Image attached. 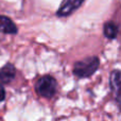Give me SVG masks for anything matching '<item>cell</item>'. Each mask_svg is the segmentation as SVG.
Segmentation results:
<instances>
[{
  "label": "cell",
  "mask_w": 121,
  "mask_h": 121,
  "mask_svg": "<svg viewBox=\"0 0 121 121\" xmlns=\"http://www.w3.org/2000/svg\"><path fill=\"white\" fill-rule=\"evenodd\" d=\"M100 60L97 56H88L78 60L73 65V74L78 78H89L98 70Z\"/></svg>",
  "instance_id": "1"
},
{
  "label": "cell",
  "mask_w": 121,
  "mask_h": 121,
  "mask_svg": "<svg viewBox=\"0 0 121 121\" xmlns=\"http://www.w3.org/2000/svg\"><path fill=\"white\" fill-rule=\"evenodd\" d=\"M57 83L51 75H43L37 80L35 84V90L37 95L43 98H52L56 92Z\"/></svg>",
  "instance_id": "2"
},
{
  "label": "cell",
  "mask_w": 121,
  "mask_h": 121,
  "mask_svg": "<svg viewBox=\"0 0 121 121\" xmlns=\"http://www.w3.org/2000/svg\"><path fill=\"white\" fill-rule=\"evenodd\" d=\"M109 85L114 99L121 112V70H113L109 75Z\"/></svg>",
  "instance_id": "3"
},
{
  "label": "cell",
  "mask_w": 121,
  "mask_h": 121,
  "mask_svg": "<svg viewBox=\"0 0 121 121\" xmlns=\"http://www.w3.org/2000/svg\"><path fill=\"white\" fill-rule=\"evenodd\" d=\"M85 0H63L56 15L60 17H67L78 10Z\"/></svg>",
  "instance_id": "4"
},
{
  "label": "cell",
  "mask_w": 121,
  "mask_h": 121,
  "mask_svg": "<svg viewBox=\"0 0 121 121\" xmlns=\"http://www.w3.org/2000/svg\"><path fill=\"white\" fill-rule=\"evenodd\" d=\"M16 69L12 64H6L0 69V81L4 84L11 83L15 79Z\"/></svg>",
  "instance_id": "5"
},
{
  "label": "cell",
  "mask_w": 121,
  "mask_h": 121,
  "mask_svg": "<svg viewBox=\"0 0 121 121\" xmlns=\"http://www.w3.org/2000/svg\"><path fill=\"white\" fill-rule=\"evenodd\" d=\"M0 32L4 34H16L17 27L9 17L0 15Z\"/></svg>",
  "instance_id": "6"
},
{
  "label": "cell",
  "mask_w": 121,
  "mask_h": 121,
  "mask_svg": "<svg viewBox=\"0 0 121 121\" xmlns=\"http://www.w3.org/2000/svg\"><path fill=\"white\" fill-rule=\"evenodd\" d=\"M103 33H104L105 37L108 38V39H115L118 36V33H119V27L113 21H107L104 23Z\"/></svg>",
  "instance_id": "7"
},
{
  "label": "cell",
  "mask_w": 121,
  "mask_h": 121,
  "mask_svg": "<svg viewBox=\"0 0 121 121\" xmlns=\"http://www.w3.org/2000/svg\"><path fill=\"white\" fill-rule=\"evenodd\" d=\"M5 99V90H4L3 86L0 84V102Z\"/></svg>",
  "instance_id": "8"
}]
</instances>
